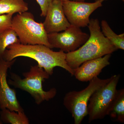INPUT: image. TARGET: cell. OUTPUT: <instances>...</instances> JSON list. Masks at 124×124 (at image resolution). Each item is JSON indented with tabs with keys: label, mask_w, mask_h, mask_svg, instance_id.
<instances>
[{
	"label": "cell",
	"mask_w": 124,
	"mask_h": 124,
	"mask_svg": "<svg viewBox=\"0 0 124 124\" xmlns=\"http://www.w3.org/2000/svg\"><path fill=\"white\" fill-rule=\"evenodd\" d=\"M31 58L38 62V66L43 68L50 76L53 75L55 67L63 68L71 75L75 70L71 69L66 61V53L60 50L56 52L44 45H23L16 43L9 46L5 51L2 58L11 61L18 57Z\"/></svg>",
	"instance_id": "1"
},
{
	"label": "cell",
	"mask_w": 124,
	"mask_h": 124,
	"mask_svg": "<svg viewBox=\"0 0 124 124\" xmlns=\"http://www.w3.org/2000/svg\"><path fill=\"white\" fill-rule=\"evenodd\" d=\"M88 26L90 35L87 41L76 50L66 53L67 64L74 70L84 62L111 54L117 50L102 33L98 19H90Z\"/></svg>",
	"instance_id": "2"
},
{
	"label": "cell",
	"mask_w": 124,
	"mask_h": 124,
	"mask_svg": "<svg viewBox=\"0 0 124 124\" xmlns=\"http://www.w3.org/2000/svg\"><path fill=\"white\" fill-rule=\"evenodd\" d=\"M22 75L23 78L16 73L11 72L10 79L8 81L9 85L29 93L36 104L39 105L55 97L57 90L55 88L46 91L43 88L42 82L50 77L43 68L38 65L31 66L29 71L23 72Z\"/></svg>",
	"instance_id": "3"
},
{
	"label": "cell",
	"mask_w": 124,
	"mask_h": 124,
	"mask_svg": "<svg viewBox=\"0 0 124 124\" xmlns=\"http://www.w3.org/2000/svg\"><path fill=\"white\" fill-rule=\"evenodd\" d=\"M11 28L22 44H41L53 48L43 23L36 22L34 16L30 12L18 13L13 17Z\"/></svg>",
	"instance_id": "4"
},
{
	"label": "cell",
	"mask_w": 124,
	"mask_h": 124,
	"mask_svg": "<svg viewBox=\"0 0 124 124\" xmlns=\"http://www.w3.org/2000/svg\"><path fill=\"white\" fill-rule=\"evenodd\" d=\"M111 77L101 79L97 77L90 81L85 88L80 91H70L65 94L63 104L71 114L74 124H80L88 115V103L91 95L100 87L110 81Z\"/></svg>",
	"instance_id": "5"
},
{
	"label": "cell",
	"mask_w": 124,
	"mask_h": 124,
	"mask_svg": "<svg viewBox=\"0 0 124 124\" xmlns=\"http://www.w3.org/2000/svg\"><path fill=\"white\" fill-rule=\"evenodd\" d=\"M120 75L111 77L109 82L100 87L91 95L88 106L89 122L104 118L115 96Z\"/></svg>",
	"instance_id": "6"
},
{
	"label": "cell",
	"mask_w": 124,
	"mask_h": 124,
	"mask_svg": "<svg viewBox=\"0 0 124 124\" xmlns=\"http://www.w3.org/2000/svg\"><path fill=\"white\" fill-rule=\"evenodd\" d=\"M90 35L83 32L80 28L71 24L63 32L48 34V40L53 48L64 52L75 51L84 44Z\"/></svg>",
	"instance_id": "7"
},
{
	"label": "cell",
	"mask_w": 124,
	"mask_h": 124,
	"mask_svg": "<svg viewBox=\"0 0 124 124\" xmlns=\"http://www.w3.org/2000/svg\"><path fill=\"white\" fill-rule=\"evenodd\" d=\"M64 14L71 25L78 27L88 26L90 15L98 8L101 7L102 3H93L74 1L72 0L62 1Z\"/></svg>",
	"instance_id": "8"
},
{
	"label": "cell",
	"mask_w": 124,
	"mask_h": 124,
	"mask_svg": "<svg viewBox=\"0 0 124 124\" xmlns=\"http://www.w3.org/2000/svg\"><path fill=\"white\" fill-rule=\"evenodd\" d=\"M16 59L11 61L0 59V109L7 108L16 112L23 111L18 101L16 92L9 86L7 80L8 70L15 62Z\"/></svg>",
	"instance_id": "9"
},
{
	"label": "cell",
	"mask_w": 124,
	"mask_h": 124,
	"mask_svg": "<svg viewBox=\"0 0 124 124\" xmlns=\"http://www.w3.org/2000/svg\"><path fill=\"white\" fill-rule=\"evenodd\" d=\"M43 23L47 34L65 31L71 25L64 14L62 1L54 0L49 5Z\"/></svg>",
	"instance_id": "10"
},
{
	"label": "cell",
	"mask_w": 124,
	"mask_h": 124,
	"mask_svg": "<svg viewBox=\"0 0 124 124\" xmlns=\"http://www.w3.org/2000/svg\"><path fill=\"white\" fill-rule=\"evenodd\" d=\"M111 54L84 62L75 69L74 76L76 79L81 82H88L97 77L102 70L110 64L109 60Z\"/></svg>",
	"instance_id": "11"
},
{
	"label": "cell",
	"mask_w": 124,
	"mask_h": 124,
	"mask_svg": "<svg viewBox=\"0 0 124 124\" xmlns=\"http://www.w3.org/2000/svg\"><path fill=\"white\" fill-rule=\"evenodd\" d=\"M108 115L115 121L124 123V89L116 91L115 96L112 101Z\"/></svg>",
	"instance_id": "12"
},
{
	"label": "cell",
	"mask_w": 124,
	"mask_h": 124,
	"mask_svg": "<svg viewBox=\"0 0 124 124\" xmlns=\"http://www.w3.org/2000/svg\"><path fill=\"white\" fill-rule=\"evenodd\" d=\"M28 10V4L24 0H0V15L21 13Z\"/></svg>",
	"instance_id": "13"
},
{
	"label": "cell",
	"mask_w": 124,
	"mask_h": 124,
	"mask_svg": "<svg viewBox=\"0 0 124 124\" xmlns=\"http://www.w3.org/2000/svg\"><path fill=\"white\" fill-rule=\"evenodd\" d=\"M0 120L6 124H29V121L24 112H16L7 108L1 110Z\"/></svg>",
	"instance_id": "14"
},
{
	"label": "cell",
	"mask_w": 124,
	"mask_h": 124,
	"mask_svg": "<svg viewBox=\"0 0 124 124\" xmlns=\"http://www.w3.org/2000/svg\"><path fill=\"white\" fill-rule=\"evenodd\" d=\"M102 32L105 37L115 46L117 49H124V34L117 35L109 26L107 22L103 20L101 22Z\"/></svg>",
	"instance_id": "15"
},
{
	"label": "cell",
	"mask_w": 124,
	"mask_h": 124,
	"mask_svg": "<svg viewBox=\"0 0 124 124\" xmlns=\"http://www.w3.org/2000/svg\"><path fill=\"white\" fill-rule=\"evenodd\" d=\"M20 43L15 31L10 28L0 33V59L7 47L16 43Z\"/></svg>",
	"instance_id": "16"
},
{
	"label": "cell",
	"mask_w": 124,
	"mask_h": 124,
	"mask_svg": "<svg viewBox=\"0 0 124 124\" xmlns=\"http://www.w3.org/2000/svg\"><path fill=\"white\" fill-rule=\"evenodd\" d=\"M13 15L9 14L0 15V33L11 28Z\"/></svg>",
	"instance_id": "17"
},
{
	"label": "cell",
	"mask_w": 124,
	"mask_h": 124,
	"mask_svg": "<svg viewBox=\"0 0 124 124\" xmlns=\"http://www.w3.org/2000/svg\"><path fill=\"white\" fill-rule=\"evenodd\" d=\"M54 0H36L40 8L41 13L40 16L45 17L49 5Z\"/></svg>",
	"instance_id": "18"
},
{
	"label": "cell",
	"mask_w": 124,
	"mask_h": 124,
	"mask_svg": "<svg viewBox=\"0 0 124 124\" xmlns=\"http://www.w3.org/2000/svg\"><path fill=\"white\" fill-rule=\"evenodd\" d=\"M74 1H79V2H85V0H72Z\"/></svg>",
	"instance_id": "19"
},
{
	"label": "cell",
	"mask_w": 124,
	"mask_h": 124,
	"mask_svg": "<svg viewBox=\"0 0 124 124\" xmlns=\"http://www.w3.org/2000/svg\"><path fill=\"white\" fill-rule=\"evenodd\" d=\"M95 1H99L101 3H102L103 1H104L106 0H95Z\"/></svg>",
	"instance_id": "20"
},
{
	"label": "cell",
	"mask_w": 124,
	"mask_h": 124,
	"mask_svg": "<svg viewBox=\"0 0 124 124\" xmlns=\"http://www.w3.org/2000/svg\"><path fill=\"white\" fill-rule=\"evenodd\" d=\"M62 1H66L69 0H61Z\"/></svg>",
	"instance_id": "21"
},
{
	"label": "cell",
	"mask_w": 124,
	"mask_h": 124,
	"mask_svg": "<svg viewBox=\"0 0 124 124\" xmlns=\"http://www.w3.org/2000/svg\"><path fill=\"white\" fill-rule=\"evenodd\" d=\"M122 1H124V0H122Z\"/></svg>",
	"instance_id": "22"
}]
</instances>
